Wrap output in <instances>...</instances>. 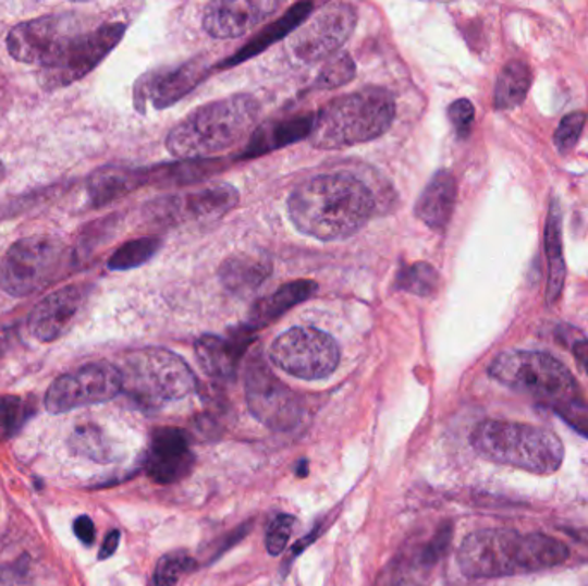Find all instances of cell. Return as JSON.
Returning a JSON list of instances; mask_svg holds the SVG:
<instances>
[{"mask_svg":"<svg viewBox=\"0 0 588 586\" xmlns=\"http://www.w3.org/2000/svg\"><path fill=\"white\" fill-rule=\"evenodd\" d=\"M248 334L249 330L243 327V330L231 338L204 335V338L198 339L195 344V353L201 370L213 379H234L240 362L252 342Z\"/></svg>","mask_w":588,"mask_h":586,"instance_id":"cell-20","label":"cell"},{"mask_svg":"<svg viewBox=\"0 0 588 586\" xmlns=\"http://www.w3.org/2000/svg\"><path fill=\"white\" fill-rule=\"evenodd\" d=\"M372 187L350 172L315 175L294 187L287 213L294 228L319 241H343L362 231L376 213Z\"/></svg>","mask_w":588,"mask_h":586,"instance_id":"cell-1","label":"cell"},{"mask_svg":"<svg viewBox=\"0 0 588 586\" xmlns=\"http://www.w3.org/2000/svg\"><path fill=\"white\" fill-rule=\"evenodd\" d=\"M260 103L252 95H233L198 107L172 127L166 147L180 160H210L255 131Z\"/></svg>","mask_w":588,"mask_h":586,"instance_id":"cell-3","label":"cell"},{"mask_svg":"<svg viewBox=\"0 0 588 586\" xmlns=\"http://www.w3.org/2000/svg\"><path fill=\"white\" fill-rule=\"evenodd\" d=\"M394 288L405 291V293L415 294V296H433L439 290V272L427 261L405 264L397 272Z\"/></svg>","mask_w":588,"mask_h":586,"instance_id":"cell-30","label":"cell"},{"mask_svg":"<svg viewBox=\"0 0 588 586\" xmlns=\"http://www.w3.org/2000/svg\"><path fill=\"white\" fill-rule=\"evenodd\" d=\"M0 586H33L25 571L13 566H0Z\"/></svg>","mask_w":588,"mask_h":586,"instance_id":"cell-41","label":"cell"},{"mask_svg":"<svg viewBox=\"0 0 588 586\" xmlns=\"http://www.w3.org/2000/svg\"><path fill=\"white\" fill-rule=\"evenodd\" d=\"M9 342H11V335L9 332H2L0 330V358L5 355V351L9 350Z\"/></svg>","mask_w":588,"mask_h":586,"instance_id":"cell-45","label":"cell"},{"mask_svg":"<svg viewBox=\"0 0 588 586\" xmlns=\"http://www.w3.org/2000/svg\"><path fill=\"white\" fill-rule=\"evenodd\" d=\"M272 273V261L252 253H236L222 261L219 281L229 293L246 296L254 293Z\"/></svg>","mask_w":588,"mask_h":586,"instance_id":"cell-26","label":"cell"},{"mask_svg":"<svg viewBox=\"0 0 588 586\" xmlns=\"http://www.w3.org/2000/svg\"><path fill=\"white\" fill-rule=\"evenodd\" d=\"M73 445L78 449L85 456L94 457V460H106L107 449L102 444V436L90 428H79L73 436Z\"/></svg>","mask_w":588,"mask_h":586,"instance_id":"cell-39","label":"cell"},{"mask_svg":"<svg viewBox=\"0 0 588 586\" xmlns=\"http://www.w3.org/2000/svg\"><path fill=\"white\" fill-rule=\"evenodd\" d=\"M245 392L249 413L270 430L290 432L302 422V398L281 382L258 356L246 368Z\"/></svg>","mask_w":588,"mask_h":586,"instance_id":"cell-11","label":"cell"},{"mask_svg":"<svg viewBox=\"0 0 588 586\" xmlns=\"http://www.w3.org/2000/svg\"><path fill=\"white\" fill-rule=\"evenodd\" d=\"M68 264V248L58 237L37 234L16 241L0 261V288L14 297L44 290Z\"/></svg>","mask_w":588,"mask_h":586,"instance_id":"cell-8","label":"cell"},{"mask_svg":"<svg viewBox=\"0 0 588 586\" xmlns=\"http://www.w3.org/2000/svg\"><path fill=\"white\" fill-rule=\"evenodd\" d=\"M162 241L159 237L147 236L131 240L119 246L112 257L109 258V269L111 270H131L138 269L142 265L150 261L159 252Z\"/></svg>","mask_w":588,"mask_h":586,"instance_id":"cell-31","label":"cell"},{"mask_svg":"<svg viewBox=\"0 0 588 586\" xmlns=\"http://www.w3.org/2000/svg\"><path fill=\"white\" fill-rule=\"evenodd\" d=\"M123 392L138 406L159 407L183 400L196 389L188 363L163 347L131 351L119 365Z\"/></svg>","mask_w":588,"mask_h":586,"instance_id":"cell-6","label":"cell"},{"mask_svg":"<svg viewBox=\"0 0 588 586\" xmlns=\"http://www.w3.org/2000/svg\"><path fill=\"white\" fill-rule=\"evenodd\" d=\"M531 85V71L523 61H511L499 73L494 90L498 110H513L522 106Z\"/></svg>","mask_w":588,"mask_h":586,"instance_id":"cell-28","label":"cell"},{"mask_svg":"<svg viewBox=\"0 0 588 586\" xmlns=\"http://www.w3.org/2000/svg\"><path fill=\"white\" fill-rule=\"evenodd\" d=\"M451 538H453V528H451V525H444L442 528H439L438 534L430 540L429 546L425 547L424 554H421V564L433 566L444 556L448 547H450Z\"/></svg>","mask_w":588,"mask_h":586,"instance_id":"cell-40","label":"cell"},{"mask_svg":"<svg viewBox=\"0 0 588 586\" xmlns=\"http://www.w3.org/2000/svg\"><path fill=\"white\" fill-rule=\"evenodd\" d=\"M82 21L74 14H49L14 26L8 35L11 58L47 70L82 35Z\"/></svg>","mask_w":588,"mask_h":586,"instance_id":"cell-10","label":"cell"},{"mask_svg":"<svg viewBox=\"0 0 588 586\" xmlns=\"http://www.w3.org/2000/svg\"><path fill=\"white\" fill-rule=\"evenodd\" d=\"M558 415L569 425L575 428L576 432H580L581 436L588 439V404L581 403V401L572 400L566 403L555 404L552 406Z\"/></svg>","mask_w":588,"mask_h":586,"instance_id":"cell-38","label":"cell"},{"mask_svg":"<svg viewBox=\"0 0 588 586\" xmlns=\"http://www.w3.org/2000/svg\"><path fill=\"white\" fill-rule=\"evenodd\" d=\"M193 566H195V562L189 558L188 552H184V550L169 552L157 562L156 573H154V586H176V583Z\"/></svg>","mask_w":588,"mask_h":586,"instance_id":"cell-33","label":"cell"},{"mask_svg":"<svg viewBox=\"0 0 588 586\" xmlns=\"http://www.w3.org/2000/svg\"><path fill=\"white\" fill-rule=\"evenodd\" d=\"M270 362L302 380L327 379L340 367L341 351L332 335L315 327H293L269 350Z\"/></svg>","mask_w":588,"mask_h":586,"instance_id":"cell-9","label":"cell"},{"mask_svg":"<svg viewBox=\"0 0 588 586\" xmlns=\"http://www.w3.org/2000/svg\"><path fill=\"white\" fill-rule=\"evenodd\" d=\"M314 9L315 5L311 2L294 4L293 8L287 9L286 13L282 14V17H279L274 23H270L267 28L258 32L245 47L237 50L228 61L222 62V68H233V65L242 64V62L248 61V59L264 52L267 47L274 46L275 41L290 37V35H293L310 17Z\"/></svg>","mask_w":588,"mask_h":586,"instance_id":"cell-25","label":"cell"},{"mask_svg":"<svg viewBox=\"0 0 588 586\" xmlns=\"http://www.w3.org/2000/svg\"><path fill=\"white\" fill-rule=\"evenodd\" d=\"M240 202V193L236 187L229 184L221 186L205 187L200 192L188 195L171 196L166 200L156 202V216L168 220H201L219 219V217L233 210Z\"/></svg>","mask_w":588,"mask_h":586,"instance_id":"cell-19","label":"cell"},{"mask_svg":"<svg viewBox=\"0 0 588 586\" xmlns=\"http://www.w3.org/2000/svg\"><path fill=\"white\" fill-rule=\"evenodd\" d=\"M492 379L555 406L575 400L576 382L560 359L542 351H504L490 363Z\"/></svg>","mask_w":588,"mask_h":586,"instance_id":"cell-7","label":"cell"},{"mask_svg":"<svg viewBox=\"0 0 588 586\" xmlns=\"http://www.w3.org/2000/svg\"><path fill=\"white\" fill-rule=\"evenodd\" d=\"M314 121L315 114H303L258 126L249 135L248 143L243 148L242 155H237V159H257L260 155L270 154V151L287 147L293 143L302 142L310 136Z\"/></svg>","mask_w":588,"mask_h":586,"instance_id":"cell-21","label":"cell"},{"mask_svg":"<svg viewBox=\"0 0 588 586\" xmlns=\"http://www.w3.org/2000/svg\"><path fill=\"white\" fill-rule=\"evenodd\" d=\"M587 124V114L585 112H572L561 119L560 126L555 130L554 143L561 154H568L575 147Z\"/></svg>","mask_w":588,"mask_h":586,"instance_id":"cell-35","label":"cell"},{"mask_svg":"<svg viewBox=\"0 0 588 586\" xmlns=\"http://www.w3.org/2000/svg\"><path fill=\"white\" fill-rule=\"evenodd\" d=\"M126 33L124 23H109L83 32L58 61L38 73V85L47 91L74 85L97 68L118 47Z\"/></svg>","mask_w":588,"mask_h":586,"instance_id":"cell-12","label":"cell"},{"mask_svg":"<svg viewBox=\"0 0 588 586\" xmlns=\"http://www.w3.org/2000/svg\"><path fill=\"white\" fill-rule=\"evenodd\" d=\"M315 291H317V284L308 279H299V281H291L281 285L274 293L261 297L252 306L248 318H246L245 329L254 332V330L275 322L281 315L286 314L294 306L307 302L308 297L314 296Z\"/></svg>","mask_w":588,"mask_h":586,"instance_id":"cell-24","label":"cell"},{"mask_svg":"<svg viewBox=\"0 0 588 586\" xmlns=\"http://www.w3.org/2000/svg\"><path fill=\"white\" fill-rule=\"evenodd\" d=\"M394 118V97L384 88L368 86L327 102L315 114L308 139L311 147L319 150L355 147L385 135Z\"/></svg>","mask_w":588,"mask_h":586,"instance_id":"cell-4","label":"cell"},{"mask_svg":"<svg viewBox=\"0 0 588 586\" xmlns=\"http://www.w3.org/2000/svg\"><path fill=\"white\" fill-rule=\"evenodd\" d=\"M356 74L355 61L347 53L338 56L327 62L326 68L320 71L315 80V90H334L338 86L346 85L352 82Z\"/></svg>","mask_w":588,"mask_h":586,"instance_id":"cell-32","label":"cell"},{"mask_svg":"<svg viewBox=\"0 0 588 586\" xmlns=\"http://www.w3.org/2000/svg\"><path fill=\"white\" fill-rule=\"evenodd\" d=\"M358 23L355 5L332 2L311 13L291 35V50L303 62H320L334 56L350 40Z\"/></svg>","mask_w":588,"mask_h":586,"instance_id":"cell-14","label":"cell"},{"mask_svg":"<svg viewBox=\"0 0 588 586\" xmlns=\"http://www.w3.org/2000/svg\"><path fill=\"white\" fill-rule=\"evenodd\" d=\"M448 115H450V121L453 124L454 131H456L457 138H468L475 121L474 103L470 100H466V98H460L456 102L451 103L450 109H448Z\"/></svg>","mask_w":588,"mask_h":586,"instance_id":"cell-37","label":"cell"},{"mask_svg":"<svg viewBox=\"0 0 588 586\" xmlns=\"http://www.w3.org/2000/svg\"><path fill=\"white\" fill-rule=\"evenodd\" d=\"M28 416L26 401L16 395H2L0 398V442L16 436Z\"/></svg>","mask_w":588,"mask_h":586,"instance_id":"cell-34","label":"cell"},{"mask_svg":"<svg viewBox=\"0 0 588 586\" xmlns=\"http://www.w3.org/2000/svg\"><path fill=\"white\" fill-rule=\"evenodd\" d=\"M568 558V547L558 538L499 528L474 532L457 550V564L463 574L475 579L551 570Z\"/></svg>","mask_w":588,"mask_h":586,"instance_id":"cell-2","label":"cell"},{"mask_svg":"<svg viewBox=\"0 0 588 586\" xmlns=\"http://www.w3.org/2000/svg\"><path fill=\"white\" fill-rule=\"evenodd\" d=\"M148 184V169L103 166L86 181L91 207H106Z\"/></svg>","mask_w":588,"mask_h":586,"instance_id":"cell-22","label":"cell"},{"mask_svg":"<svg viewBox=\"0 0 588 586\" xmlns=\"http://www.w3.org/2000/svg\"><path fill=\"white\" fill-rule=\"evenodd\" d=\"M209 73V64L198 58L174 68L151 71L136 83V107L139 112H144L148 103L157 110L168 109L195 90Z\"/></svg>","mask_w":588,"mask_h":586,"instance_id":"cell-15","label":"cell"},{"mask_svg":"<svg viewBox=\"0 0 588 586\" xmlns=\"http://www.w3.org/2000/svg\"><path fill=\"white\" fill-rule=\"evenodd\" d=\"M294 517L291 514H279L267 528L266 547L270 556L284 552L293 535Z\"/></svg>","mask_w":588,"mask_h":586,"instance_id":"cell-36","label":"cell"},{"mask_svg":"<svg viewBox=\"0 0 588 586\" xmlns=\"http://www.w3.org/2000/svg\"><path fill=\"white\" fill-rule=\"evenodd\" d=\"M471 445L486 460L537 475L558 472L564 460V445L555 434L503 419H486L477 425Z\"/></svg>","mask_w":588,"mask_h":586,"instance_id":"cell-5","label":"cell"},{"mask_svg":"<svg viewBox=\"0 0 588 586\" xmlns=\"http://www.w3.org/2000/svg\"><path fill=\"white\" fill-rule=\"evenodd\" d=\"M457 184L450 171H439L425 186L415 205V216L432 231L442 232L450 224L456 207Z\"/></svg>","mask_w":588,"mask_h":586,"instance_id":"cell-23","label":"cell"},{"mask_svg":"<svg viewBox=\"0 0 588 586\" xmlns=\"http://www.w3.org/2000/svg\"><path fill=\"white\" fill-rule=\"evenodd\" d=\"M281 8L278 0H221L207 5L204 28L217 40L243 37Z\"/></svg>","mask_w":588,"mask_h":586,"instance_id":"cell-16","label":"cell"},{"mask_svg":"<svg viewBox=\"0 0 588 586\" xmlns=\"http://www.w3.org/2000/svg\"><path fill=\"white\" fill-rule=\"evenodd\" d=\"M74 535L78 537L83 546L90 547L95 541V525L88 516H79L74 522Z\"/></svg>","mask_w":588,"mask_h":586,"instance_id":"cell-42","label":"cell"},{"mask_svg":"<svg viewBox=\"0 0 588 586\" xmlns=\"http://www.w3.org/2000/svg\"><path fill=\"white\" fill-rule=\"evenodd\" d=\"M546 255H548V290L546 300L554 305L563 294L566 265L563 257V237H561V208L558 200L551 202L548 222H546Z\"/></svg>","mask_w":588,"mask_h":586,"instance_id":"cell-27","label":"cell"},{"mask_svg":"<svg viewBox=\"0 0 588 586\" xmlns=\"http://www.w3.org/2000/svg\"><path fill=\"white\" fill-rule=\"evenodd\" d=\"M119 540H121V534H119V529H112V532H109L106 540H103L102 549H100V552H98V558L102 559V561L112 558L115 550H118Z\"/></svg>","mask_w":588,"mask_h":586,"instance_id":"cell-43","label":"cell"},{"mask_svg":"<svg viewBox=\"0 0 588 586\" xmlns=\"http://www.w3.org/2000/svg\"><path fill=\"white\" fill-rule=\"evenodd\" d=\"M573 355H575V358L580 362L581 367H584L585 371L588 374V341L575 342V346H573Z\"/></svg>","mask_w":588,"mask_h":586,"instance_id":"cell-44","label":"cell"},{"mask_svg":"<svg viewBox=\"0 0 588 586\" xmlns=\"http://www.w3.org/2000/svg\"><path fill=\"white\" fill-rule=\"evenodd\" d=\"M216 163H219V160H181L180 163H168L160 168L148 169V184L176 186V184L195 183L219 171Z\"/></svg>","mask_w":588,"mask_h":586,"instance_id":"cell-29","label":"cell"},{"mask_svg":"<svg viewBox=\"0 0 588 586\" xmlns=\"http://www.w3.org/2000/svg\"><path fill=\"white\" fill-rule=\"evenodd\" d=\"M195 466L188 436L181 428H157L150 440L147 473L159 485H171L188 477Z\"/></svg>","mask_w":588,"mask_h":586,"instance_id":"cell-17","label":"cell"},{"mask_svg":"<svg viewBox=\"0 0 588 586\" xmlns=\"http://www.w3.org/2000/svg\"><path fill=\"white\" fill-rule=\"evenodd\" d=\"M123 392V379L115 365L88 363L71 374L61 375L46 395L47 412L53 415L73 412L76 407L106 403Z\"/></svg>","mask_w":588,"mask_h":586,"instance_id":"cell-13","label":"cell"},{"mask_svg":"<svg viewBox=\"0 0 588 586\" xmlns=\"http://www.w3.org/2000/svg\"><path fill=\"white\" fill-rule=\"evenodd\" d=\"M86 300L83 285H65L44 297L29 315L28 329L41 342L58 341L73 326Z\"/></svg>","mask_w":588,"mask_h":586,"instance_id":"cell-18","label":"cell"}]
</instances>
